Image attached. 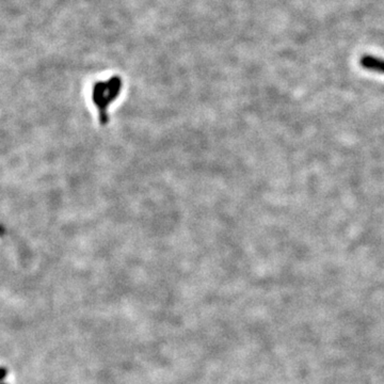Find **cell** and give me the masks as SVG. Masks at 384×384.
<instances>
[{
    "mask_svg": "<svg viewBox=\"0 0 384 384\" xmlns=\"http://www.w3.org/2000/svg\"><path fill=\"white\" fill-rule=\"evenodd\" d=\"M124 88L121 76H112L106 80L93 82L90 90V99L97 114L100 126H107L110 122V108L122 94Z\"/></svg>",
    "mask_w": 384,
    "mask_h": 384,
    "instance_id": "1",
    "label": "cell"
},
{
    "mask_svg": "<svg viewBox=\"0 0 384 384\" xmlns=\"http://www.w3.org/2000/svg\"><path fill=\"white\" fill-rule=\"evenodd\" d=\"M360 64L363 68L369 72L384 74V59H381L379 57L365 55L360 59Z\"/></svg>",
    "mask_w": 384,
    "mask_h": 384,
    "instance_id": "2",
    "label": "cell"
},
{
    "mask_svg": "<svg viewBox=\"0 0 384 384\" xmlns=\"http://www.w3.org/2000/svg\"><path fill=\"white\" fill-rule=\"evenodd\" d=\"M3 384H8V383H3Z\"/></svg>",
    "mask_w": 384,
    "mask_h": 384,
    "instance_id": "3",
    "label": "cell"
}]
</instances>
